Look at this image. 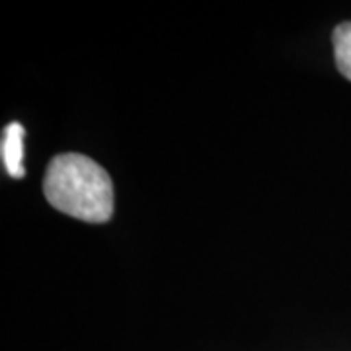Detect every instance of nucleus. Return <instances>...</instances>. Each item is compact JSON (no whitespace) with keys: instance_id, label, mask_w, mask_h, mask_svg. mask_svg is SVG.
Returning a JSON list of instances; mask_svg holds the SVG:
<instances>
[{"instance_id":"obj_1","label":"nucleus","mask_w":351,"mask_h":351,"mask_svg":"<svg viewBox=\"0 0 351 351\" xmlns=\"http://www.w3.org/2000/svg\"><path fill=\"white\" fill-rule=\"evenodd\" d=\"M43 193L51 207L84 223L101 225L113 215V182L86 154L64 152L45 170Z\"/></svg>"},{"instance_id":"obj_2","label":"nucleus","mask_w":351,"mask_h":351,"mask_svg":"<svg viewBox=\"0 0 351 351\" xmlns=\"http://www.w3.org/2000/svg\"><path fill=\"white\" fill-rule=\"evenodd\" d=\"M24 137L25 129L18 121L8 123V125L4 127V131H2V143H0L2 164H4L8 176H12L14 180H22L25 176Z\"/></svg>"},{"instance_id":"obj_3","label":"nucleus","mask_w":351,"mask_h":351,"mask_svg":"<svg viewBox=\"0 0 351 351\" xmlns=\"http://www.w3.org/2000/svg\"><path fill=\"white\" fill-rule=\"evenodd\" d=\"M332 43H334V57L338 71L351 80V22L336 25L332 34Z\"/></svg>"}]
</instances>
